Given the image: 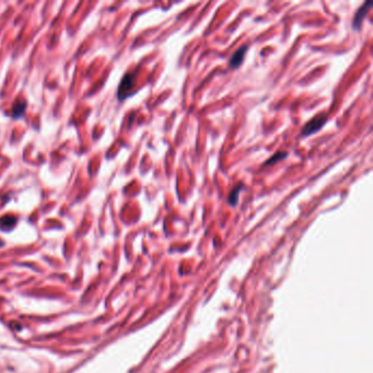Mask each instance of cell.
<instances>
[{
	"label": "cell",
	"instance_id": "cell-2",
	"mask_svg": "<svg viewBox=\"0 0 373 373\" xmlns=\"http://www.w3.org/2000/svg\"><path fill=\"white\" fill-rule=\"evenodd\" d=\"M372 5V2L371 1H368V2H365L361 7L358 9L357 12H356L355 14V18H354V21H353V26L354 29H357L359 30L361 25H363V22H364V19L366 14L369 12V9L371 8Z\"/></svg>",
	"mask_w": 373,
	"mask_h": 373
},
{
	"label": "cell",
	"instance_id": "cell-9",
	"mask_svg": "<svg viewBox=\"0 0 373 373\" xmlns=\"http://www.w3.org/2000/svg\"><path fill=\"white\" fill-rule=\"evenodd\" d=\"M2 244V242H1V240H0V245H1Z\"/></svg>",
	"mask_w": 373,
	"mask_h": 373
},
{
	"label": "cell",
	"instance_id": "cell-6",
	"mask_svg": "<svg viewBox=\"0 0 373 373\" xmlns=\"http://www.w3.org/2000/svg\"><path fill=\"white\" fill-rule=\"evenodd\" d=\"M16 223V218L13 216H3L2 218H0V229L3 230H9L12 227H14V224Z\"/></svg>",
	"mask_w": 373,
	"mask_h": 373
},
{
	"label": "cell",
	"instance_id": "cell-3",
	"mask_svg": "<svg viewBox=\"0 0 373 373\" xmlns=\"http://www.w3.org/2000/svg\"><path fill=\"white\" fill-rule=\"evenodd\" d=\"M133 85H134V75L126 74L122 82H120L119 89H118V97L120 98V100L126 97L127 93L131 90V88H133Z\"/></svg>",
	"mask_w": 373,
	"mask_h": 373
},
{
	"label": "cell",
	"instance_id": "cell-5",
	"mask_svg": "<svg viewBox=\"0 0 373 373\" xmlns=\"http://www.w3.org/2000/svg\"><path fill=\"white\" fill-rule=\"evenodd\" d=\"M26 108V101L23 98H19L16 102L13 104L12 107V116L18 117L21 114H23Z\"/></svg>",
	"mask_w": 373,
	"mask_h": 373
},
{
	"label": "cell",
	"instance_id": "cell-8",
	"mask_svg": "<svg viewBox=\"0 0 373 373\" xmlns=\"http://www.w3.org/2000/svg\"><path fill=\"white\" fill-rule=\"evenodd\" d=\"M243 187V185H238L235 186V187L231 190V193H230L229 195V202L230 205L231 206H235L238 204V200H239V194H240V190L241 188Z\"/></svg>",
	"mask_w": 373,
	"mask_h": 373
},
{
	"label": "cell",
	"instance_id": "cell-4",
	"mask_svg": "<svg viewBox=\"0 0 373 373\" xmlns=\"http://www.w3.org/2000/svg\"><path fill=\"white\" fill-rule=\"evenodd\" d=\"M246 52H248V45H243L232 55L231 59H230V65H231V67L233 68L240 67V65L243 63V59L245 57Z\"/></svg>",
	"mask_w": 373,
	"mask_h": 373
},
{
	"label": "cell",
	"instance_id": "cell-1",
	"mask_svg": "<svg viewBox=\"0 0 373 373\" xmlns=\"http://www.w3.org/2000/svg\"><path fill=\"white\" fill-rule=\"evenodd\" d=\"M327 114L317 113L313 118L310 119L309 122L304 125V127L302 128V136L306 137L312 134H315L316 131H319L323 126L325 125V123L327 122Z\"/></svg>",
	"mask_w": 373,
	"mask_h": 373
},
{
	"label": "cell",
	"instance_id": "cell-7",
	"mask_svg": "<svg viewBox=\"0 0 373 373\" xmlns=\"http://www.w3.org/2000/svg\"><path fill=\"white\" fill-rule=\"evenodd\" d=\"M287 156H288V152H286V151H278V152L275 153V155L272 156L270 159H268V160L265 162L264 166H272V164H274V163L283 160V159L286 158Z\"/></svg>",
	"mask_w": 373,
	"mask_h": 373
}]
</instances>
